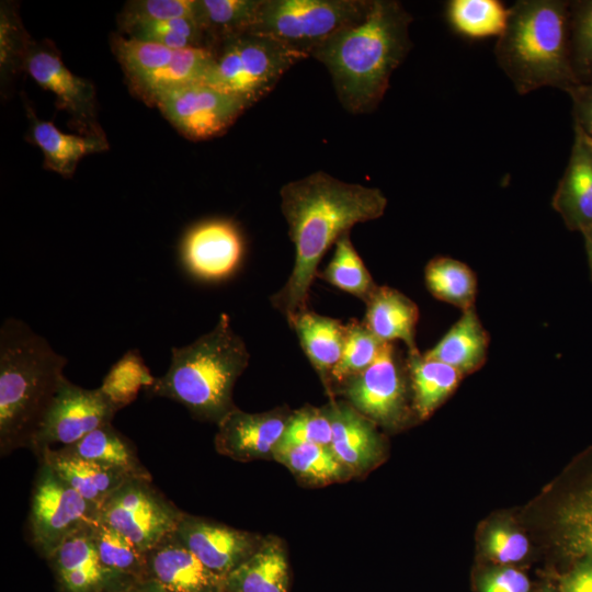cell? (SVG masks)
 <instances>
[{"label":"cell","instance_id":"6da1fadb","mask_svg":"<svg viewBox=\"0 0 592 592\" xmlns=\"http://www.w3.org/2000/svg\"><path fill=\"white\" fill-rule=\"evenodd\" d=\"M280 196L295 260L287 282L271 303L292 326L307 310L310 286L325 253L356 224L383 216L387 198L377 187L348 183L325 171L286 183Z\"/></svg>","mask_w":592,"mask_h":592},{"label":"cell","instance_id":"7a4b0ae2","mask_svg":"<svg viewBox=\"0 0 592 592\" xmlns=\"http://www.w3.org/2000/svg\"><path fill=\"white\" fill-rule=\"evenodd\" d=\"M411 14L396 0H372L366 14L338 31L310 57L328 70L340 104L352 114L375 111L390 77L409 54Z\"/></svg>","mask_w":592,"mask_h":592},{"label":"cell","instance_id":"3957f363","mask_svg":"<svg viewBox=\"0 0 592 592\" xmlns=\"http://www.w3.org/2000/svg\"><path fill=\"white\" fill-rule=\"evenodd\" d=\"M67 358L24 321L0 329V452L31 448L62 380Z\"/></svg>","mask_w":592,"mask_h":592},{"label":"cell","instance_id":"277c9868","mask_svg":"<svg viewBox=\"0 0 592 592\" xmlns=\"http://www.w3.org/2000/svg\"><path fill=\"white\" fill-rule=\"evenodd\" d=\"M499 67L519 94L578 86L570 58L569 1L519 0L494 45Z\"/></svg>","mask_w":592,"mask_h":592},{"label":"cell","instance_id":"5b68a950","mask_svg":"<svg viewBox=\"0 0 592 592\" xmlns=\"http://www.w3.org/2000/svg\"><path fill=\"white\" fill-rule=\"evenodd\" d=\"M249 358L228 315L221 314L209 332L189 345L171 349L168 371L147 391L181 403L198 420L218 424L236 409L234 386Z\"/></svg>","mask_w":592,"mask_h":592},{"label":"cell","instance_id":"8992f818","mask_svg":"<svg viewBox=\"0 0 592 592\" xmlns=\"http://www.w3.org/2000/svg\"><path fill=\"white\" fill-rule=\"evenodd\" d=\"M213 53L203 83L238 98L248 107L269 94L291 67L308 58L270 36L252 32L223 41Z\"/></svg>","mask_w":592,"mask_h":592},{"label":"cell","instance_id":"52a82bcc","mask_svg":"<svg viewBox=\"0 0 592 592\" xmlns=\"http://www.w3.org/2000/svg\"><path fill=\"white\" fill-rule=\"evenodd\" d=\"M372 0H262L249 32L270 36L310 57L343 27L361 20Z\"/></svg>","mask_w":592,"mask_h":592},{"label":"cell","instance_id":"ba28073f","mask_svg":"<svg viewBox=\"0 0 592 592\" xmlns=\"http://www.w3.org/2000/svg\"><path fill=\"white\" fill-rule=\"evenodd\" d=\"M113 50L130 90L151 105L168 91L204 82L214 59L209 48L175 49L122 35L113 38Z\"/></svg>","mask_w":592,"mask_h":592},{"label":"cell","instance_id":"9c48e42d","mask_svg":"<svg viewBox=\"0 0 592 592\" xmlns=\"http://www.w3.org/2000/svg\"><path fill=\"white\" fill-rule=\"evenodd\" d=\"M29 520L33 545L47 559L68 536L95 524L100 517L96 505L39 462Z\"/></svg>","mask_w":592,"mask_h":592},{"label":"cell","instance_id":"30bf717a","mask_svg":"<svg viewBox=\"0 0 592 592\" xmlns=\"http://www.w3.org/2000/svg\"><path fill=\"white\" fill-rule=\"evenodd\" d=\"M184 512L153 485L132 478L117 488L100 506V521L148 551L173 533Z\"/></svg>","mask_w":592,"mask_h":592},{"label":"cell","instance_id":"8fae6325","mask_svg":"<svg viewBox=\"0 0 592 592\" xmlns=\"http://www.w3.org/2000/svg\"><path fill=\"white\" fill-rule=\"evenodd\" d=\"M118 410L100 388L86 389L65 378L36 432L31 449L69 446L111 424Z\"/></svg>","mask_w":592,"mask_h":592},{"label":"cell","instance_id":"7c38bea8","mask_svg":"<svg viewBox=\"0 0 592 592\" xmlns=\"http://www.w3.org/2000/svg\"><path fill=\"white\" fill-rule=\"evenodd\" d=\"M155 106L179 133L193 140L223 134L248 109L238 98L203 82L168 91Z\"/></svg>","mask_w":592,"mask_h":592},{"label":"cell","instance_id":"4fadbf2b","mask_svg":"<svg viewBox=\"0 0 592 592\" xmlns=\"http://www.w3.org/2000/svg\"><path fill=\"white\" fill-rule=\"evenodd\" d=\"M406 369L394 343L384 342L367 368L342 383V394L372 422L395 425L405 412Z\"/></svg>","mask_w":592,"mask_h":592},{"label":"cell","instance_id":"5bb4252c","mask_svg":"<svg viewBox=\"0 0 592 592\" xmlns=\"http://www.w3.org/2000/svg\"><path fill=\"white\" fill-rule=\"evenodd\" d=\"M23 68L34 81L56 96L57 106L70 115L80 133L104 136L96 121L93 84L72 73L53 44L31 41Z\"/></svg>","mask_w":592,"mask_h":592},{"label":"cell","instance_id":"9a60e30c","mask_svg":"<svg viewBox=\"0 0 592 592\" xmlns=\"http://www.w3.org/2000/svg\"><path fill=\"white\" fill-rule=\"evenodd\" d=\"M244 241L229 219L213 218L192 226L180 244V259L186 272L203 282L230 277L240 266Z\"/></svg>","mask_w":592,"mask_h":592},{"label":"cell","instance_id":"2e32d148","mask_svg":"<svg viewBox=\"0 0 592 592\" xmlns=\"http://www.w3.org/2000/svg\"><path fill=\"white\" fill-rule=\"evenodd\" d=\"M93 525L68 536L46 559L57 592H123L135 582L101 562L92 536Z\"/></svg>","mask_w":592,"mask_h":592},{"label":"cell","instance_id":"e0dca14e","mask_svg":"<svg viewBox=\"0 0 592 592\" xmlns=\"http://www.w3.org/2000/svg\"><path fill=\"white\" fill-rule=\"evenodd\" d=\"M174 534L212 572L226 578L248 560L263 540L254 534L184 513Z\"/></svg>","mask_w":592,"mask_h":592},{"label":"cell","instance_id":"ac0fdd59","mask_svg":"<svg viewBox=\"0 0 592 592\" xmlns=\"http://www.w3.org/2000/svg\"><path fill=\"white\" fill-rule=\"evenodd\" d=\"M289 414L281 410L247 413L232 410L219 423L216 449L238 460L273 455L280 444Z\"/></svg>","mask_w":592,"mask_h":592},{"label":"cell","instance_id":"d6986e66","mask_svg":"<svg viewBox=\"0 0 592 592\" xmlns=\"http://www.w3.org/2000/svg\"><path fill=\"white\" fill-rule=\"evenodd\" d=\"M147 580L170 592H221L225 579L212 572L173 533L146 551Z\"/></svg>","mask_w":592,"mask_h":592},{"label":"cell","instance_id":"ffe728a7","mask_svg":"<svg viewBox=\"0 0 592 592\" xmlns=\"http://www.w3.org/2000/svg\"><path fill=\"white\" fill-rule=\"evenodd\" d=\"M566 227L582 232L592 226V141L573 125V143L551 201Z\"/></svg>","mask_w":592,"mask_h":592},{"label":"cell","instance_id":"44dd1931","mask_svg":"<svg viewBox=\"0 0 592 592\" xmlns=\"http://www.w3.org/2000/svg\"><path fill=\"white\" fill-rule=\"evenodd\" d=\"M37 456L39 462L47 464L62 481L99 509L117 488L133 478L119 469L78 457L62 447L44 448Z\"/></svg>","mask_w":592,"mask_h":592},{"label":"cell","instance_id":"7402d4cb","mask_svg":"<svg viewBox=\"0 0 592 592\" xmlns=\"http://www.w3.org/2000/svg\"><path fill=\"white\" fill-rule=\"evenodd\" d=\"M327 410L332 424V453L348 471L366 469L380 452L373 422L345 402L332 401Z\"/></svg>","mask_w":592,"mask_h":592},{"label":"cell","instance_id":"603a6c76","mask_svg":"<svg viewBox=\"0 0 592 592\" xmlns=\"http://www.w3.org/2000/svg\"><path fill=\"white\" fill-rule=\"evenodd\" d=\"M24 104L31 140L44 153L45 168L70 178L81 158L109 149L105 136L62 133L52 122L39 119L27 102Z\"/></svg>","mask_w":592,"mask_h":592},{"label":"cell","instance_id":"cb8c5ba5","mask_svg":"<svg viewBox=\"0 0 592 592\" xmlns=\"http://www.w3.org/2000/svg\"><path fill=\"white\" fill-rule=\"evenodd\" d=\"M419 308L401 292L378 286L366 301L365 326L383 342L402 341L408 352L417 351Z\"/></svg>","mask_w":592,"mask_h":592},{"label":"cell","instance_id":"d4e9b609","mask_svg":"<svg viewBox=\"0 0 592 592\" xmlns=\"http://www.w3.org/2000/svg\"><path fill=\"white\" fill-rule=\"evenodd\" d=\"M489 342V334L480 322L475 307H471L463 310L459 319L423 355L454 367L464 376L485 364Z\"/></svg>","mask_w":592,"mask_h":592},{"label":"cell","instance_id":"484cf974","mask_svg":"<svg viewBox=\"0 0 592 592\" xmlns=\"http://www.w3.org/2000/svg\"><path fill=\"white\" fill-rule=\"evenodd\" d=\"M228 592H288L289 567L277 540H263L260 548L225 578Z\"/></svg>","mask_w":592,"mask_h":592},{"label":"cell","instance_id":"4316f807","mask_svg":"<svg viewBox=\"0 0 592 592\" xmlns=\"http://www.w3.org/2000/svg\"><path fill=\"white\" fill-rule=\"evenodd\" d=\"M291 327L297 333L308 360L327 383L331 371L341 358L346 326L338 319L307 309L294 319Z\"/></svg>","mask_w":592,"mask_h":592},{"label":"cell","instance_id":"83f0119b","mask_svg":"<svg viewBox=\"0 0 592 592\" xmlns=\"http://www.w3.org/2000/svg\"><path fill=\"white\" fill-rule=\"evenodd\" d=\"M262 0H194V19L210 49L223 41L249 32Z\"/></svg>","mask_w":592,"mask_h":592},{"label":"cell","instance_id":"f1b7e54d","mask_svg":"<svg viewBox=\"0 0 592 592\" xmlns=\"http://www.w3.org/2000/svg\"><path fill=\"white\" fill-rule=\"evenodd\" d=\"M406 363L414 409L422 419L429 417L455 390L463 377L454 367L428 358L418 350L408 352Z\"/></svg>","mask_w":592,"mask_h":592},{"label":"cell","instance_id":"f546056e","mask_svg":"<svg viewBox=\"0 0 592 592\" xmlns=\"http://www.w3.org/2000/svg\"><path fill=\"white\" fill-rule=\"evenodd\" d=\"M62 448L83 459L119 469L133 478L152 480L134 445L113 425L101 426L77 443Z\"/></svg>","mask_w":592,"mask_h":592},{"label":"cell","instance_id":"4dcf8cb0","mask_svg":"<svg viewBox=\"0 0 592 592\" xmlns=\"http://www.w3.org/2000/svg\"><path fill=\"white\" fill-rule=\"evenodd\" d=\"M424 281L436 299L462 310L475 307L477 276L464 262L449 257H435L425 266Z\"/></svg>","mask_w":592,"mask_h":592},{"label":"cell","instance_id":"1f68e13d","mask_svg":"<svg viewBox=\"0 0 592 592\" xmlns=\"http://www.w3.org/2000/svg\"><path fill=\"white\" fill-rule=\"evenodd\" d=\"M445 15L451 27L465 37H499L506 25L509 8L499 0H451Z\"/></svg>","mask_w":592,"mask_h":592},{"label":"cell","instance_id":"d6a6232c","mask_svg":"<svg viewBox=\"0 0 592 592\" xmlns=\"http://www.w3.org/2000/svg\"><path fill=\"white\" fill-rule=\"evenodd\" d=\"M557 519L565 550L592 559V480L561 504Z\"/></svg>","mask_w":592,"mask_h":592},{"label":"cell","instance_id":"836d02e7","mask_svg":"<svg viewBox=\"0 0 592 592\" xmlns=\"http://www.w3.org/2000/svg\"><path fill=\"white\" fill-rule=\"evenodd\" d=\"M92 536L101 562L134 581L147 580V557L130 539L102 521L92 526Z\"/></svg>","mask_w":592,"mask_h":592},{"label":"cell","instance_id":"e575fe53","mask_svg":"<svg viewBox=\"0 0 592 592\" xmlns=\"http://www.w3.org/2000/svg\"><path fill=\"white\" fill-rule=\"evenodd\" d=\"M273 456L295 475L310 481L329 482L341 479L348 473L329 446L316 444L277 446Z\"/></svg>","mask_w":592,"mask_h":592},{"label":"cell","instance_id":"d590c367","mask_svg":"<svg viewBox=\"0 0 592 592\" xmlns=\"http://www.w3.org/2000/svg\"><path fill=\"white\" fill-rule=\"evenodd\" d=\"M321 277L365 303L378 287L353 247L349 234L335 242L333 257L323 270Z\"/></svg>","mask_w":592,"mask_h":592},{"label":"cell","instance_id":"8d00e7d4","mask_svg":"<svg viewBox=\"0 0 592 592\" xmlns=\"http://www.w3.org/2000/svg\"><path fill=\"white\" fill-rule=\"evenodd\" d=\"M126 37L169 48H209L194 18L139 21L119 25ZM210 49V48H209Z\"/></svg>","mask_w":592,"mask_h":592},{"label":"cell","instance_id":"74e56055","mask_svg":"<svg viewBox=\"0 0 592 592\" xmlns=\"http://www.w3.org/2000/svg\"><path fill=\"white\" fill-rule=\"evenodd\" d=\"M155 379L139 351L130 350L111 367L99 388L119 410L137 397L141 387H150Z\"/></svg>","mask_w":592,"mask_h":592},{"label":"cell","instance_id":"f35d334b","mask_svg":"<svg viewBox=\"0 0 592 592\" xmlns=\"http://www.w3.org/2000/svg\"><path fill=\"white\" fill-rule=\"evenodd\" d=\"M571 66L578 84L592 83V0L569 1Z\"/></svg>","mask_w":592,"mask_h":592},{"label":"cell","instance_id":"ab89813d","mask_svg":"<svg viewBox=\"0 0 592 592\" xmlns=\"http://www.w3.org/2000/svg\"><path fill=\"white\" fill-rule=\"evenodd\" d=\"M383 344L364 322H350L341 358L331 371L330 378L342 384L360 374L376 360Z\"/></svg>","mask_w":592,"mask_h":592},{"label":"cell","instance_id":"60d3db41","mask_svg":"<svg viewBox=\"0 0 592 592\" xmlns=\"http://www.w3.org/2000/svg\"><path fill=\"white\" fill-rule=\"evenodd\" d=\"M331 441L332 424L327 408H303L289 414L277 446L316 444L330 447Z\"/></svg>","mask_w":592,"mask_h":592},{"label":"cell","instance_id":"b9f144b4","mask_svg":"<svg viewBox=\"0 0 592 592\" xmlns=\"http://www.w3.org/2000/svg\"><path fill=\"white\" fill-rule=\"evenodd\" d=\"M31 41L13 9L2 3L0 11V69L2 82L3 79L7 80L23 67Z\"/></svg>","mask_w":592,"mask_h":592},{"label":"cell","instance_id":"7bdbcfd3","mask_svg":"<svg viewBox=\"0 0 592 592\" xmlns=\"http://www.w3.org/2000/svg\"><path fill=\"white\" fill-rule=\"evenodd\" d=\"M194 18V0H137L126 3L119 25L151 20Z\"/></svg>","mask_w":592,"mask_h":592},{"label":"cell","instance_id":"ee69618b","mask_svg":"<svg viewBox=\"0 0 592 592\" xmlns=\"http://www.w3.org/2000/svg\"><path fill=\"white\" fill-rule=\"evenodd\" d=\"M486 549L494 560L510 563L520 561L527 554L528 543L520 532L499 525L488 533Z\"/></svg>","mask_w":592,"mask_h":592},{"label":"cell","instance_id":"f6af8a7d","mask_svg":"<svg viewBox=\"0 0 592 592\" xmlns=\"http://www.w3.org/2000/svg\"><path fill=\"white\" fill-rule=\"evenodd\" d=\"M481 592H528L527 578L513 568L497 569L482 578Z\"/></svg>","mask_w":592,"mask_h":592},{"label":"cell","instance_id":"bcb514c9","mask_svg":"<svg viewBox=\"0 0 592 592\" xmlns=\"http://www.w3.org/2000/svg\"><path fill=\"white\" fill-rule=\"evenodd\" d=\"M568 94L572 101L573 125L592 141V83L578 84Z\"/></svg>","mask_w":592,"mask_h":592},{"label":"cell","instance_id":"7dc6e473","mask_svg":"<svg viewBox=\"0 0 592 592\" xmlns=\"http://www.w3.org/2000/svg\"><path fill=\"white\" fill-rule=\"evenodd\" d=\"M561 592H592V559L585 558L563 578Z\"/></svg>","mask_w":592,"mask_h":592},{"label":"cell","instance_id":"c3c4849f","mask_svg":"<svg viewBox=\"0 0 592 592\" xmlns=\"http://www.w3.org/2000/svg\"><path fill=\"white\" fill-rule=\"evenodd\" d=\"M123 592H170L152 580H143L133 582Z\"/></svg>","mask_w":592,"mask_h":592},{"label":"cell","instance_id":"681fc988","mask_svg":"<svg viewBox=\"0 0 592 592\" xmlns=\"http://www.w3.org/2000/svg\"><path fill=\"white\" fill-rule=\"evenodd\" d=\"M581 234L583 235V238H584L588 264L590 269V277L592 281V226L584 229Z\"/></svg>","mask_w":592,"mask_h":592},{"label":"cell","instance_id":"f907efd6","mask_svg":"<svg viewBox=\"0 0 592 592\" xmlns=\"http://www.w3.org/2000/svg\"><path fill=\"white\" fill-rule=\"evenodd\" d=\"M221 592H228V591H227V590H226V588L224 587V589H223V591H221Z\"/></svg>","mask_w":592,"mask_h":592},{"label":"cell","instance_id":"816d5d0a","mask_svg":"<svg viewBox=\"0 0 592 592\" xmlns=\"http://www.w3.org/2000/svg\"><path fill=\"white\" fill-rule=\"evenodd\" d=\"M542 592H548V591H542Z\"/></svg>","mask_w":592,"mask_h":592}]
</instances>
